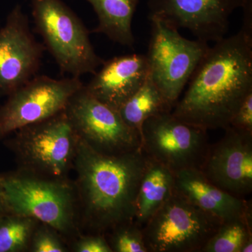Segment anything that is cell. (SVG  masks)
Segmentation results:
<instances>
[{
  "label": "cell",
  "instance_id": "cell-23",
  "mask_svg": "<svg viewBox=\"0 0 252 252\" xmlns=\"http://www.w3.org/2000/svg\"><path fill=\"white\" fill-rule=\"evenodd\" d=\"M69 246L70 252H112L105 235L99 233H81Z\"/></svg>",
  "mask_w": 252,
  "mask_h": 252
},
{
  "label": "cell",
  "instance_id": "cell-25",
  "mask_svg": "<svg viewBox=\"0 0 252 252\" xmlns=\"http://www.w3.org/2000/svg\"><path fill=\"white\" fill-rule=\"evenodd\" d=\"M7 212H9V210H8L7 205H6V201H5L2 189L0 186V216Z\"/></svg>",
  "mask_w": 252,
  "mask_h": 252
},
{
  "label": "cell",
  "instance_id": "cell-5",
  "mask_svg": "<svg viewBox=\"0 0 252 252\" xmlns=\"http://www.w3.org/2000/svg\"><path fill=\"white\" fill-rule=\"evenodd\" d=\"M36 31L42 36L61 72L80 78L94 74L104 61L97 56L89 32L61 0H31Z\"/></svg>",
  "mask_w": 252,
  "mask_h": 252
},
{
  "label": "cell",
  "instance_id": "cell-11",
  "mask_svg": "<svg viewBox=\"0 0 252 252\" xmlns=\"http://www.w3.org/2000/svg\"><path fill=\"white\" fill-rule=\"evenodd\" d=\"M44 48L30 29L27 15L15 6L0 28V95H7L35 77Z\"/></svg>",
  "mask_w": 252,
  "mask_h": 252
},
{
  "label": "cell",
  "instance_id": "cell-18",
  "mask_svg": "<svg viewBox=\"0 0 252 252\" xmlns=\"http://www.w3.org/2000/svg\"><path fill=\"white\" fill-rule=\"evenodd\" d=\"M173 107L158 89L150 75L135 94L119 109L123 120L141 135L144 123L162 113L172 112Z\"/></svg>",
  "mask_w": 252,
  "mask_h": 252
},
{
  "label": "cell",
  "instance_id": "cell-17",
  "mask_svg": "<svg viewBox=\"0 0 252 252\" xmlns=\"http://www.w3.org/2000/svg\"><path fill=\"white\" fill-rule=\"evenodd\" d=\"M98 19L93 32L100 33L110 40L127 47H133L135 37L132 23L140 0H86Z\"/></svg>",
  "mask_w": 252,
  "mask_h": 252
},
{
  "label": "cell",
  "instance_id": "cell-14",
  "mask_svg": "<svg viewBox=\"0 0 252 252\" xmlns=\"http://www.w3.org/2000/svg\"><path fill=\"white\" fill-rule=\"evenodd\" d=\"M84 88L94 98L119 111L149 75L146 55L116 56L104 61Z\"/></svg>",
  "mask_w": 252,
  "mask_h": 252
},
{
  "label": "cell",
  "instance_id": "cell-24",
  "mask_svg": "<svg viewBox=\"0 0 252 252\" xmlns=\"http://www.w3.org/2000/svg\"><path fill=\"white\" fill-rule=\"evenodd\" d=\"M229 126L237 130L252 133V92L247 95L240 104L232 118Z\"/></svg>",
  "mask_w": 252,
  "mask_h": 252
},
{
  "label": "cell",
  "instance_id": "cell-15",
  "mask_svg": "<svg viewBox=\"0 0 252 252\" xmlns=\"http://www.w3.org/2000/svg\"><path fill=\"white\" fill-rule=\"evenodd\" d=\"M175 191L222 223L252 211L251 201L221 190L207 180L198 169L176 172Z\"/></svg>",
  "mask_w": 252,
  "mask_h": 252
},
{
  "label": "cell",
  "instance_id": "cell-19",
  "mask_svg": "<svg viewBox=\"0 0 252 252\" xmlns=\"http://www.w3.org/2000/svg\"><path fill=\"white\" fill-rule=\"evenodd\" d=\"M39 223L35 219L11 212L0 216V252H29Z\"/></svg>",
  "mask_w": 252,
  "mask_h": 252
},
{
  "label": "cell",
  "instance_id": "cell-2",
  "mask_svg": "<svg viewBox=\"0 0 252 252\" xmlns=\"http://www.w3.org/2000/svg\"><path fill=\"white\" fill-rule=\"evenodd\" d=\"M147 160L142 149L104 155L79 139L73 170L83 233L105 235L135 220L136 198Z\"/></svg>",
  "mask_w": 252,
  "mask_h": 252
},
{
  "label": "cell",
  "instance_id": "cell-7",
  "mask_svg": "<svg viewBox=\"0 0 252 252\" xmlns=\"http://www.w3.org/2000/svg\"><path fill=\"white\" fill-rule=\"evenodd\" d=\"M221 223L175 191L142 232L149 252H200Z\"/></svg>",
  "mask_w": 252,
  "mask_h": 252
},
{
  "label": "cell",
  "instance_id": "cell-21",
  "mask_svg": "<svg viewBox=\"0 0 252 252\" xmlns=\"http://www.w3.org/2000/svg\"><path fill=\"white\" fill-rule=\"evenodd\" d=\"M104 235L112 252H149L142 228L135 220L118 225Z\"/></svg>",
  "mask_w": 252,
  "mask_h": 252
},
{
  "label": "cell",
  "instance_id": "cell-22",
  "mask_svg": "<svg viewBox=\"0 0 252 252\" xmlns=\"http://www.w3.org/2000/svg\"><path fill=\"white\" fill-rule=\"evenodd\" d=\"M29 252H67L69 244L57 230L39 223L32 238Z\"/></svg>",
  "mask_w": 252,
  "mask_h": 252
},
{
  "label": "cell",
  "instance_id": "cell-10",
  "mask_svg": "<svg viewBox=\"0 0 252 252\" xmlns=\"http://www.w3.org/2000/svg\"><path fill=\"white\" fill-rule=\"evenodd\" d=\"M84 84L80 78L33 77L8 96L0 107V140L16 130L63 112Z\"/></svg>",
  "mask_w": 252,
  "mask_h": 252
},
{
  "label": "cell",
  "instance_id": "cell-12",
  "mask_svg": "<svg viewBox=\"0 0 252 252\" xmlns=\"http://www.w3.org/2000/svg\"><path fill=\"white\" fill-rule=\"evenodd\" d=\"M246 0H147L149 18L174 28H185L200 40L217 41L225 36L230 16Z\"/></svg>",
  "mask_w": 252,
  "mask_h": 252
},
{
  "label": "cell",
  "instance_id": "cell-26",
  "mask_svg": "<svg viewBox=\"0 0 252 252\" xmlns=\"http://www.w3.org/2000/svg\"><path fill=\"white\" fill-rule=\"evenodd\" d=\"M252 252V238L249 239L242 247L240 252Z\"/></svg>",
  "mask_w": 252,
  "mask_h": 252
},
{
  "label": "cell",
  "instance_id": "cell-8",
  "mask_svg": "<svg viewBox=\"0 0 252 252\" xmlns=\"http://www.w3.org/2000/svg\"><path fill=\"white\" fill-rule=\"evenodd\" d=\"M209 145L207 130L177 119L172 112L147 119L141 130L142 152L175 173L199 170Z\"/></svg>",
  "mask_w": 252,
  "mask_h": 252
},
{
  "label": "cell",
  "instance_id": "cell-1",
  "mask_svg": "<svg viewBox=\"0 0 252 252\" xmlns=\"http://www.w3.org/2000/svg\"><path fill=\"white\" fill-rule=\"evenodd\" d=\"M252 92V14L240 31L209 48L172 114L205 130L224 129Z\"/></svg>",
  "mask_w": 252,
  "mask_h": 252
},
{
  "label": "cell",
  "instance_id": "cell-20",
  "mask_svg": "<svg viewBox=\"0 0 252 252\" xmlns=\"http://www.w3.org/2000/svg\"><path fill=\"white\" fill-rule=\"evenodd\" d=\"M252 211L223 222L200 252H240L244 243L252 238Z\"/></svg>",
  "mask_w": 252,
  "mask_h": 252
},
{
  "label": "cell",
  "instance_id": "cell-6",
  "mask_svg": "<svg viewBox=\"0 0 252 252\" xmlns=\"http://www.w3.org/2000/svg\"><path fill=\"white\" fill-rule=\"evenodd\" d=\"M149 18L152 34L146 57L149 75L174 108L210 46L184 37L178 29L158 18Z\"/></svg>",
  "mask_w": 252,
  "mask_h": 252
},
{
  "label": "cell",
  "instance_id": "cell-16",
  "mask_svg": "<svg viewBox=\"0 0 252 252\" xmlns=\"http://www.w3.org/2000/svg\"><path fill=\"white\" fill-rule=\"evenodd\" d=\"M175 172L148 158L136 198L137 224L142 228L175 193Z\"/></svg>",
  "mask_w": 252,
  "mask_h": 252
},
{
  "label": "cell",
  "instance_id": "cell-13",
  "mask_svg": "<svg viewBox=\"0 0 252 252\" xmlns=\"http://www.w3.org/2000/svg\"><path fill=\"white\" fill-rule=\"evenodd\" d=\"M217 143L209 145L200 170L217 187L245 199L252 191V133L231 126Z\"/></svg>",
  "mask_w": 252,
  "mask_h": 252
},
{
  "label": "cell",
  "instance_id": "cell-4",
  "mask_svg": "<svg viewBox=\"0 0 252 252\" xmlns=\"http://www.w3.org/2000/svg\"><path fill=\"white\" fill-rule=\"evenodd\" d=\"M79 137L65 112L26 126L4 139L18 170L67 179L74 168Z\"/></svg>",
  "mask_w": 252,
  "mask_h": 252
},
{
  "label": "cell",
  "instance_id": "cell-9",
  "mask_svg": "<svg viewBox=\"0 0 252 252\" xmlns=\"http://www.w3.org/2000/svg\"><path fill=\"white\" fill-rule=\"evenodd\" d=\"M65 112L78 137L99 154L121 155L141 149V135L118 111L94 98L84 88L68 102Z\"/></svg>",
  "mask_w": 252,
  "mask_h": 252
},
{
  "label": "cell",
  "instance_id": "cell-3",
  "mask_svg": "<svg viewBox=\"0 0 252 252\" xmlns=\"http://www.w3.org/2000/svg\"><path fill=\"white\" fill-rule=\"evenodd\" d=\"M9 212L32 217L54 228L68 244L83 233L77 190L70 179L16 170L0 174Z\"/></svg>",
  "mask_w": 252,
  "mask_h": 252
}]
</instances>
